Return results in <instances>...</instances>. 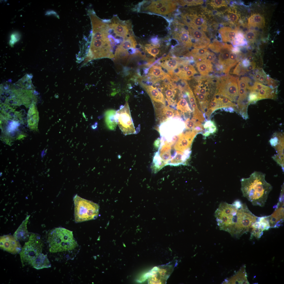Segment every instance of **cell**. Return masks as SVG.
Masks as SVG:
<instances>
[{
  "label": "cell",
  "instance_id": "cell-1",
  "mask_svg": "<svg viewBox=\"0 0 284 284\" xmlns=\"http://www.w3.org/2000/svg\"><path fill=\"white\" fill-rule=\"evenodd\" d=\"M214 215L220 230L237 238L250 232L252 225L258 217L250 211L245 203L239 200L232 204L222 202Z\"/></svg>",
  "mask_w": 284,
  "mask_h": 284
},
{
  "label": "cell",
  "instance_id": "cell-2",
  "mask_svg": "<svg viewBox=\"0 0 284 284\" xmlns=\"http://www.w3.org/2000/svg\"><path fill=\"white\" fill-rule=\"evenodd\" d=\"M265 174L255 171L247 178L241 180V190L244 197L254 206H264L272 187L265 179Z\"/></svg>",
  "mask_w": 284,
  "mask_h": 284
},
{
  "label": "cell",
  "instance_id": "cell-3",
  "mask_svg": "<svg viewBox=\"0 0 284 284\" xmlns=\"http://www.w3.org/2000/svg\"><path fill=\"white\" fill-rule=\"evenodd\" d=\"M49 251L61 253L64 260L73 258L79 251V246L72 232L62 227L55 228L49 234Z\"/></svg>",
  "mask_w": 284,
  "mask_h": 284
},
{
  "label": "cell",
  "instance_id": "cell-4",
  "mask_svg": "<svg viewBox=\"0 0 284 284\" xmlns=\"http://www.w3.org/2000/svg\"><path fill=\"white\" fill-rule=\"evenodd\" d=\"M74 205V220L76 223L94 220L98 217L99 205L83 198L77 195L73 197Z\"/></svg>",
  "mask_w": 284,
  "mask_h": 284
},
{
  "label": "cell",
  "instance_id": "cell-5",
  "mask_svg": "<svg viewBox=\"0 0 284 284\" xmlns=\"http://www.w3.org/2000/svg\"><path fill=\"white\" fill-rule=\"evenodd\" d=\"M43 246V242L40 236L37 234H32L19 252L23 267L27 265H31L35 258L41 253Z\"/></svg>",
  "mask_w": 284,
  "mask_h": 284
},
{
  "label": "cell",
  "instance_id": "cell-6",
  "mask_svg": "<svg viewBox=\"0 0 284 284\" xmlns=\"http://www.w3.org/2000/svg\"><path fill=\"white\" fill-rule=\"evenodd\" d=\"M237 80L230 75L222 77L217 87V94L231 101H237L239 92Z\"/></svg>",
  "mask_w": 284,
  "mask_h": 284
},
{
  "label": "cell",
  "instance_id": "cell-7",
  "mask_svg": "<svg viewBox=\"0 0 284 284\" xmlns=\"http://www.w3.org/2000/svg\"><path fill=\"white\" fill-rule=\"evenodd\" d=\"M115 119L117 124L123 134L127 135L136 133L132 120L128 103L126 102L116 111Z\"/></svg>",
  "mask_w": 284,
  "mask_h": 284
},
{
  "label": "cell",
  "instance_id": "cell-8",
  "mask_svg": "<svg viewBox=\"0 0 284 284\" xmlns=\"http://www.w3.org/2000/svg\"><path fill=\"white\" fill-rule=\"evenodd\" d=\"M172 264H166L154 267L148 273L151 284H165L174 268Z\"/></svg>",
  "mask_w": 284,
  "mask_h": 284
},
{
  "label": "cell",
  "instance_id": "cell-9",
  "mask_svg": "<svg viewBox=\"0 0 284 284\" xmlns=\"http://www.w3.org/2000/svg\"><path fill=\"white\" fill-rule=\"evenodd\" d=\"M109 26L115 35L124 39L133 35L131 24L129 21L120 20L117 16H114L109 22Z\"/></svg>",
  "mask_w": 284,
  "mask_h": 284
},
{
  "label": "cell",
  "instance_id": "cell-10",
  "mask_svg": "<svg viewBox=\"0 0 284 284\" xmlns=\"http://www.w3.org/2000/svg\"><path fill=\"white\" fill-rule=\"evenodd\" d=\"M284 186H282L278 202L274 206L275 210L271 215L268 216L270 228H278L284 221Z\"/></svg>",
  "mask_w": 284,
  "mask_h": 284
},
{
  "label": "cell",
  "instance_id": "cell-11",
  "mask_svg": "<svg viewBox=\"0 0 284 284\" xmlns=\"http://www.w3.org/2000/svg\"><path fill=\"white\" fill-rule=\"evenodd\" d=\"M0 246L1 249L13 254L20 252L22 249L18 240L11 235L0 237Z\"/></svg>",
  "mask_w": 284,
  "mask_h": 284
},
{
  "label": "cell",
  "instance_id": "cell-12",
  "mask_svg": "<svg viewBox=\"0 0 284 284\" xmlns=\"http://www.w3.org/2000/svg\"><path fill=\"white\" fill-rule=\"evenodd\" d=\"M232 48L231 45L225 44H223L220 52L219 62L222 71L225 73H228L233 67L231 63L230 58V54L232 51Z\"/></svg>",
  "mask_w": 284,
  "mask_h": 284
},
{
  "label": "cell",
  "instance_id": "cell-13",
  "mask_svg": "<svg viewBox=\"0 0 284 284\" xmlns=\"http://www.w3.org/2000/svg\"><path fill=\"white\" fill-rule=\"evenodd\" d=\"M156 120L159 123H161L170 118L175 116H180V113L176 110L169 106H165L155 109Z\"/></svg>",
  "mask_w": 284,
  "mask_h": 284
},
{
  "label": "cell",
  "instance_id": "cell-14",
  "mask_svg": "<svg viewBox=\"0 0 284 284\" xmlns=\"http://www.w3.org/2000/svg\"><path fill=\"white\" fill-rule=\"evenodd\" d=\"M146 78L153 83L163 80L166 78V73L163 70L161 67L153 65L149 69Z\"/></svg>",
  "mask_w": 284,
  "mask_h": 284
},
{
  "label": "cell",
  "instance_id": "cell-15",
  "mask_svg": "<svg viewBox=\"0 0 284 284\" xmlns=\"http://www.w3.org/2000/svg\"><path fill=\"white\" fill-rule=\"evenodd\" d=\"M247 276L245 266L244 265L230 278L229 280L225 279L224 283L229 284H249Z\"/></svg>",
  "mask_w": 284,
  "mask_h": 284
},
{
  "label": "cell",
  "instance_id": "cell-16",
  "mask_svg": "<svg viewBox=\"0 0 284 284\" xmlns=\"http://www.w3.org/2000/svg\"><path fill=\"white\" fill-rule=\"evenodd\" d=\"M150 97L153 102L161 103L165 105V100L161 92L152 86H141Z\"/></svg>",
  "mask_w": 284,
  "mask_h": 284
},
{
  "label": "cell",
  "instance_id": "cell-17",
  "mask_svg": "<svg viewBox=\"0 0 284 284\" xmlns=\"http://www.w3.org/2000/svg\"><path fill=\"white\" fill-rule=\"evenodd\" d=\"M168 0H157L151 1L148 3V1H143L140 3L142 5V10L156 13L167 2Z\"/></svg>",
  "mask_w": 284,
  "mask_h": 284
},
{
  "label": "cell",
  "instance_id": "cell-18",
  "mask_svg": "<svg viewBox=\"0 0 284 284\" xmlns=\"http://www.w3.org/2000/svg\"><path fill=\"white\" fill-rule=\"evenodd\" d=\"M188 30L191 37L197 41L195 43L208 45L210 40L202 30L189 27Z\"/></svg>",
  "mask_w": 284,
  "mask_h": 284
},
{
  "label": "cell",
  "instance_id": "cell-19",
  "mask_svg": "<svg viewBox=\"0 0 284 284\" xmlns=\"http://www.w3.org/2000/svg\"><path fill=\"white\" fill-rule=\"evenodd\" d=\"M31 265L39 270L50 267L51 264L46 255L41 253L39 254L33 261Z\"/></svg>",
  "mask_w": 284,
  "mask_h": 284
},
{
  "label": "cell",
  "instance_id": "cell-20",
  "mask_svg": "<svg viewBox=\"0 0 284 284\" xmlns=\"http://www.w3.org/2000/svg\"><path fill=\"white\" fill-rule=\"evenodd\" d=\"M219 32L221 35L222 41L224 42H231L238 33L237 30L227 27L221 28Z\"/></svg>",
  "mask_w": 284,
  "mask_h": 284
},
{
  "label": "cell",
  "instance_id": "cell-21",
  "mask_svg": "<svg viewBox=\"0 0 284 284\" xmlns=\"http://www.w3.org/2000/svg\"><path fill=\"white\" fill-rule=\"evenodd\" d=\"M173 38L176 39L183 43L186 46L191 47L192 45V43L187 31L183 30L180 33L174 31L173 32Z\"/></svg>",
  "mask_w": 284,
  "mask_h": 284
},
{
  "label": "cell",
  "instance_id": "cell-22",
  "mask_svg": "<svg viewBox=\"0 0 284 284\" xmlns=\"http://www.w3.org/2000/svg\"><path fill=\"white\" fill-rule=\"evenodd\" d=\"M251 91H254L257 93L258 100L265 99H273L275 97V94L272 88L265 85L260 90Z\"/></svg>",
  "mask_w": 284,
  "mask_h": 284
},
{
  "label": "cell",
  "instance_id": "cell-23",
  "mask_svg": "<svg viewBox=\"0 0 284 284\" xmlns=\"http://www.w3.org/2000/svg\"><path fill=\"white\" fill-rule=\"evenodd\" d=\"M116 111L110 110L107 111L105 114V121L106 124L109 129L111 130L115 129L117 124L115 119Z\"/></svg>",
  "mask_w": 284,
  "mask_h": 284
},
{
  "label": "cell",
  "instance_id": "cell-24",
  "mask_svg": "<svg viewBox=\"0 0 284 284\" xmlns=\"http://www.w3.org/2000/svg\"><path fill=\"white\" fill-rule=\"evenodd\" d=\"M265 24L264 18L259 14H253L248 20V27L258 26L263 28Z\"/></svg>",
  "mask_w": 284,
  "mask_h": 284
},
{
  "label": "cell",
  "instance_id": "cell-25",
  "mask_svg": "<svg viewBox=\"0 0 284 284\" xmlns=\"http://www.w3.org/2000/svg\"><path fill=\"white\" fill-rule=\"evenodd\" d=\"M196 67L200 73L203 75L208 74L212 70L211 63L206 59L197 63Z\"/></svg>",
  "mask_w": 284,
  "mask_h": 284
},
{
  "label": "cell",
  "instance_id": "cell-26",
  "mask_svg": "<svg viewBox=\"0 0 284 284\" xmlns=\"http://www.w3.org/2000/svg\"><path fill=\"white\" fill-rule=\"evenodd\" d=\"M27 221L23 222L14 234V236L17 240L23 241L29 237L27 227Z\"/></svg>",
  "mask_w": 284,
  "mask_h": 284
},
{
  "label": "cell",
  "instance_id": "cell-27",
  "mask_svg": "<svg viewBox=\"0 0 284 284\" xmlns=\"http://www.w3.org/2000/svg\"><path fill=\"white\" fill-rule=\"evenodd\" d=\"M176 3L175 1L168 0L166 3L159 9L156 13L165 15L174 11L176 9Z\"/></svg>",
  "mask_w": 284,
  "mask_h": 284
},
{
  "label": "cell",
  "instance_id": "cell-28",
  "mask_svg": "<svg viewBox=\"0 0 284 284\" xmlns=\"http://www.w3.org/2000/svg\"><path fill=\"white\" fill-rule=\"evenodd\" d=\"M185 128L186 129L199 131L203 128L201 123L199 121H196V119L190 118L186 120L185 122Z\"/></svg>",
  "mask_w": 284,
  "mask_h": 284
},
{
  "label": "cell",
  "instance_id": "cell-29",
  "mask_svg": "<svg viewBox=\"0 0 284 284\" xmlns=\"http://www.w3.org/2000/svg\"><path fill=\"white\" fill-rule=\"evenodd\" d=\"M165 61L160 65L162 67L166 69L168 71L172 70L176 68L179 64V58L175 57H172L170 59L167 60L165 57L164 58Z\"/></svg>",
  "mask_w": 284,
  "mask_h": 284
},
{
  "label": "cell",
  "instance_id": "cell-30",
  "mask_svg": "<svg viewBox=\"0 0 284 284\" xmlns=\"http://www.w3.org/2000/svg\"><path fill=\"white\" fill-rule=\"evenodd\" d=\"M136 42L133 35L125 38L118 46L121 49L127 50L131 48H136Z\"/></svg>",
  "mask_w": 284,
  "mask_h": 284
},
{
  "label": "cell",
  "instance_id": "cell-31",
  "mask_svg": "<svg viewBox=\"0 0 284 284\" xmlns=\"http://www.w3.org/2000/svg\"><path fill=\"white\" fill-rule=\"evenodd\" d=\"M208 52L206 48H195L192 49L190 54L195 59L202 60L206 59Z\"/></svg>",
  "mask_w": 284,
  "mask_h": 284
},
{
  "label": "cell",
  "instance_id": "cell-32",
  "mask_svg": "<svg viewBox=\"0 0 284 284\" xmlns=\"http://www.w3.org/2000/svg\"><path fill=\"white\" fill-rule=\"evenodd\" d=\"M177 108L183 113H190L192 111L185 99L181 98L177 104Z\"/></svg>",
  "mask_w": 284,
  "mask_h": 284
},
{
  "label": "cell",
  "instance_id": "cell-33",
  "mask_svg": "<svg viewBox=\"0 0 284 284\" xmlns=\"http://www.w3.org/2000/svg\"><path fill=\"white\" fill-rule=\"evenodd\" d=\"M204 127L205 129V133L204 135L205 136L215 133L217 130L215 123L211 120H207L205 122L204 125Z\"/></svg>",
  "mask_w": 284,
  "mask_h": 284
},
{
  "label": "cell",
  "instance_id": "cell-34",
  "mask_svg": "<svg viewBox=\"0 0 284 284\" xmlns=\"http://www.w3.org/2000/svg\"><path fill=\"white\" fill-rule=\"evenodd\" d=\"M129 53L127 50L123 49L118 46L116 48L115 54L114 59L126 60L128 57Z\"/></svg>",
  "mask_w": 284,
  "mask_h": 284
},
{
  "label": "cell",
  "instance_id": "cell-35",
  "mask_svg": "<svg viewBox=\"0 0 284 284\" xmlns=\"http://www.w3.org/2000/svg\"><path fill=\"white\" fill-rule=\"evenodd\" d=\"M232 45L235 47L247 44L246 40L245 39L243 33L238 32L234 39L232 41Z\"/></svg>",
  "mask_w": 284,
  "mask_h": 284
},
{
  "label": "cell",
  "instance_id": "cell-36",
  "mask_svg": "<svg viewBox=\"0 0 284 284\" xmlns=\"http://www.w3.org/2000/svg\"><path fill=\"white\" fill-rule=\"evenodd\" d=\"M159 45H154L147 44L145 47V49L148 53L154 57H155L159 53V50L158 48Z\"/></svg>",
  "mask_w": 284,
  "mask_h": 284
},
{
  "label": "cell",
  "instance_id": "cell-37",
  "mask_svg": "<svg viewBox=\"0 0 284 284\" xmlns=\"http://www.w3.org/2000/svg\"><path fill=\"white\" fill-rule=\"evenodd\" d=\"M217 98L220 108L228 107L235 108L236 106L235 104L226 98L219 97Z\"/></svg>",
  "mask_w": 284,
  "mask_h": 284
},
{
  "label": "cell",
  "instance_id": "cell-38",
  "mask_svg": "<svg viewBox=\"0 0 284 284\" xmlns=\"http://www.w3.org/2000/svg\"><path fill=\"white\" fill-rule=\"evenodd\" d=\"M223 45L218 41H216L210 44L208 47L213 52L218 53L220 52Z\"/></svg>",
  "mask_w": 284,
  "mask_h": 284
},
{
  "label": "cell",
  "instance_id": "cell-39",
  "mask_svg": "<svg viewBox=\"0 0 284 284\" xmlns=\"http://www.w3.org/2000/svg\"><path fill=\"white\" fill-rule=\"evenodd\" d=\"M196 73L194 67L188 71L180 74L179 75V78L181 79H188L190 77L193 76Z\"/></svg>",
  "mask_w": 284,
  "mask_h": 284
},
{
  "label": "cell",
  "instance_id": "cell-40",
  "mask_svg": "<svg viewBox=\"0 0 284 284\" xmlns=\"http://www.w3.org/2000/svg\"><path fill=\"white\" fill-rule=\"evenodd\" d=\"M176 2L182 5L188 6L200 4L202 3V1L200 0H180L175 1Z\"/></svg>",
  "mask_w": 284,
  "mask_h": 284
},
{
  "label": "cell",
  "instance_id": "cell-41",
  "mask_svg": "<svg viewBox=\"0 0 284 284\" xmlns=\"http://www.w3.org/2000/svg\"><path fill=\"white\" fill-rule=\"evenodd\" d=\"M257 33L254 31L249 30L245 33V36L248 40L253 42L256 39Z\"/></svg>",
  "mask_w": 284,
  "mask_h": 284
},
{
  "label": "cell",
  "instance_id": "cell-42",
  "mask_svg": "<svg viewBox=\"0 0 284 284\" xmlns=\"http://www.w3.org/2000/svg\"><path fill=\"white\" fill-rule=\"evenodd\" d=\"M210 3L214 7L217 8H219L226 6V2L224 0H212L211 1Z\"/></svg>",
  "mask_w": 284,
  "mask_h": 284
},
{
  "label": "cell",
  "instance_id": "cell-43",
  "mask_svg": "<svg viewBox=\"0 0 284 284\" xmlns=\"http://www.w3.org/2000/svg\"><path fill=\"white\" fill-rule=\"evenodd\" d=\"M227 16L228 19L233 22H236L239 19L238 15L233 12H230Z\"/></svg>",
  "mask_w": 284,
  "mask_h": 284
},
{
  "label": "cell",
  "instance_id": "cell-44",
  "mask_svg": "<svg viewBox=\"0 0 284 284\" xmlns=\"http://www.w3.org/2000/svg\"><path fill=\"white\" fill-rule=\"evenodd\" d=\"M196 98L198 100L199 103L206 101L207 96L205 95L199 93H195Z\"/></svg>",
  "mask_w": 284,
  "mask_h": 284
},
{
  "label": "cell",
  "instance_id": "cell-45",
  "mask_svg": "<svg viewBox=\"0 0 284 284\" xmlns=\"http://www.w3.org/2000/svg\"><path fill=\"white\" fill-rule=\"evenodd\" d=\"M195 93H199L203 94L205 96H206L208 94V93L207 92L206 89L205 87H203L202 88H199L196 89L194 91Z\"/></svg>",
  "mask_w": 284,
  "mask_h": 284
},
{
  "label": "cell",
  "instance_id": "cell-46",
  "mask_svg": "<svg viewBox=\"0 0 284 284\" xmlns=\"http://www.w3.org/2000/svg\"><path fill=\"white\" fill-rule=\"evenodd\" d=\"M214 59V54L212 53L209 51L207 54L206 60L211 63L213 61Z\"/></svg>",
  "mask_w": 284,
  "mask_h": 284
},
{
  "label": "cell",
  "instance_id": "cell-47",
  "mask_svg": "<svg viewBox=\"0 0 284 284\" xmlns=\"http://www.w3.org/2000/svg\"><path fill=\"white\" fill-rule=\"evenodd\" d=\"M149 68H146L143 69V72L145 74H147L149 72Z\"/></svg>",
  "mask_w": 284,
  "mask_h": 284
}]
</instances>
